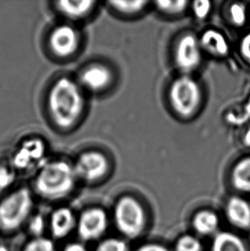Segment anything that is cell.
<instances>
[{
    "label": "cell",
    "instance_id": "6da1fadb",
    "mask_svg": "<svg viewBox=\"0 0 250 251\" xmlns=\"http://www.w3.org/2000/svg\"><path fill=\"white\" fill-rule=\"evenodd\" d=\"M49 113L60 129L74 126L84 109V97L79 85L68 77L58 79L48 94Z\"/></svg>",
    "mask_w": 250,
    "mask_h": 251
},
{
    "label": "cell",
    "instance_id": "7a4b0ae2",
    "mask_svg": "<svg viewBox=\"0 0 250 251\" xmlns=\"http://www.w3.org/2000/svg\"><path fill=\"white\" fill-rule=\"evenodd\" d=\"M76 180L74 166L64 160L46 162L40 167L34 189L44 200L57 201L73 192Z\"/></svg>",
    "mask_w": 250,
    "mask_h": 251
},
{
    "label": "cell",
    "instance_id": "3957f363",
    "mask_svg": "<svg viewBox=\"0 0 250 251\" xmlns=\"http://www.w3.org/2000/svg\"><path fill=\"white\" fill-rule=\"evenodd\" d=\"M34 197L27 188L12 191L0 200V231L12 234L34 214Z\"/></svg>",
    "mask_w": 250,
    "mask_h": 251
},
{
    "label": "cell",
    "instance_id": "277c9868",
    "mask_svg": "<svg viewBox=\"0 0 250 251\" xmlns=\"http://www.w3.org/2000/svg\"><path fill=\"white\" fill-rule=\"evenodd\" d=\"M112 221L124 238L135 239L145 229L147 219L144 207L135 197H120L113 207Z\"/></svg>",
    "mask_w": 250,
    "mask_h": 251
},
{
    "label": "cell",
    "instance_id": "5b68a950",
    "mask_svg": "<svg viewBox=\"0 0 250 251\" xmlns=\"http://www.w3.org/2000/svg\"><path fill=\"white\" fill-rule=\"evenodd\" d=\"M169 100L177 115L183 119L191 118L198 111L201 101L199 84L189 75H181L170 87Z\"/></svg>",
    "mask_w": 250,
    "mask_h": 251
},
{
    "label": "cell",
    "instance_id": "8992f818",
    "mask_svg": "<svg viewBox=\"0 0 250 251\" xmlns=\"http://www.w3.org/2000/svg\"><path fill=\"white\" fill-rule=\"evenodd\" d=\"M110 224V216L103 207H86L77 215L76 229L79 241L83 244L98 243L105 237Z\"/></svg>",
    "mask_w": 250,
    "mask_h": 251
},
{
    "label": "cell",
    "instance_id": "52a82bcc",
    "mask_svg": "<svg viewBox=\"0 0 250 251\" xmlns=\"http://www.w3.org/2000/svg\"><path fill=\"white\" fill-rule=\"evenodd\" d=\"M74 169L77 179L87 183H95L105 177L108 173V160L98 151H88L79 156L74 165Z\"/></svg>",
    "mask_w": 250,
    "mask_h": 251
},
{
    "label": "cell",
    "instance_id": "ba28073f",
    "mask_svg": "<svg viewBox=\"0 0 250 251\" xmlns=\"http://www.w3.org/2000/svg\"><path fill=\"white\" fill-rule=\"evenodd\" d=\"M46 154V145L41 139L33 138L22 143L12 158V166L19 171H28L34 167H42Z\"/></svg>",
    "mask_w": 250,
    "mask_h": 251
},
{
    "label": "cell",
    "instance_id": "9c48e42d",
    "mask_svg": "<svg viewBox=\"0 0 250 251\" xmlns=\"http://www.w3.org/2000/svg\"><path fill=\"white\" fill-rule=\"evenodd\" d=\"M175 61L177 67L184 72L195 71L201 61V48L199 40L192 34H187L176 45Z\"/></svg>",
    "mask_w": 250,
    "mask_h": 251
},
{
    "label": "cell",
    "instance_id": "30bf717a",
    "mask_svg": "<svg viewBox=\"0 0 250 251\" xmlns=\"http://www.w3.org/2000/svg\"><path fill=\"white\" fill-rule=\"evenodd\" d=\"M77 215L71 207H58L48 217V231L53 240H63L76 229Z\"/></svg>",
    "mask_w": 250,
    "mask_h": 251
},
{
    "label": "cell",
    "instance_id": "8fae6325",
    "mask_svg": "<svg viewBox=\"0 0 250 251\" xmlns=\"http://www.w3.org/2000/svg\"><path fill=\"white\" fill-rule=\"evenodd\" d=\"M80 43L79 34L70 25H60L53 29L49 38V45L52 52L60 58L74 54Z\"/></svg>",
    "mask_w": 250,
    "mask_h": 251
},
{
    "label": "cell",
    "instance_id": "7c38bea8",
    "mask_svg": "<svg viewBox=\"0 0 250 251\" xmlns=\"http://www.w3.org/2000/svg\"><path fill=\"white\" fill-rule=\"evenodd\" d=\"M227 221L241 230L250 228V203L240 197H232L225 206Z\"/></svg>",
    "mask_w": 250,
    "mask_h": 251
},
{
    "label": "cell",
    "instance_id": "4fadbf2b",
    "mask_svg": "<svg viewBox=\"0 0 250 251\" xmlns=\"http://www.w3.org/2000/svg\"><path fill=\"white\" fill-rule=\"evenodd\" d=\"M80 81L89 90L101 91L112 83V73L105 65L96 64L81 72Z\"/></svg>",
    "mask_w": 250,
    "mask_h": 251
},
{
    "label": "cell",
    "instance_id": "5bb4252c",
    "mask_svg": "<svg viewBox=\"0 0 250 251\" xmlns=\"http://www.w3.org/2000/svg\"><path fill=\"white\" fill-rule=\"evenodd\" d=\"M200 48L215 57H225L229 53V44L226 38L219 31L206 30L200 38Z\"/></svg>",
    "mask_w": 250,
    "mask_h": 251
},
{
    "label": "cell",
    "instance_id": "9a60e30c",
    "mask_svg": "<svg viewBox=\"0 0 250 251\" xmlns=\"http://www.w3.org/2000/svg\"><path fill=\"white\" fill-rule=\"evenodd\" d=\"M192 226L196 233L209 236L214 234L218 231L220 218L213 211H199L193 217Z\"/></svg>",
    "mask_w": 250,
    "mask_h": 251
},
{
    "label": "cell",
    "instance_id": "2e32d148",
    "mask_svg": "<svg viewBox=\"0 0 250 251\" xmlns=\"http://www.w3.org/2000/svg\"><path fill=\"white\" fill-rule=\"evenodd\" d=\"M211 251H248L244 240L231 231L218 232L212 242Z\"/></svg>",
    "mask_w": 250,
    "mask_h": 251
},
{
    "label": "cell",
    "instance_id": "e0dca14e",
    "mask_svg": "<svg viewBox=\"0 0 250 251\" xmlns=\"http://www.w3.org/2000/svg\"><path fill=\"white\" fill-rule=\"evenodd\" d=\"M232 186L242 193H250V156L237 161L231 171Z\"/></svg>",
    "mask_w": 250,
    "mask_h": 251
},
{
    "label": "cell",
    "instance_id": "ac0fdd59",
    "mask_svg": "<svg viewBox=\"0 0 250 251\" xmlns=\"http://www.w3.org/2000/svg\"><path fill=\"white\" fill-rule=\"evenodd\" d=\"M95 3L94 1H58L56 6L65 17L79 19L90 13Z\"/></svg>",
    "mask_w": 250,
    "mask_h": 251
},
{
    "label": "cell",
    "instance_id": "d6986e66",
    "mask_svg": "<svg viewBox=\"0 0 250 251\" xmlns=\"http://www.w3.org/2000/svg\"><path fill=\"white\" fill-rule=\"evenodd\" d=\"M25 226L32 238L44 237L45 232L48 230V218L41 213H34Z\"/></svg>",
    "mask_w": 250,
    "mask_h": 251
},
{
    "label": "cell",
    "instance_id": "ffe728a7",
    "mask_svg": "<svg viewBox=\"0 0 250 251\" xmlns=\"http://www.w3.org/2000/svg\"><path fill=\"white\" fill-rule=\"evenodd\" d=\"M22 251H58L55 241L51 238H31L24 245Z\"/></svg>",
    "mask_w": 250,
    "mask_h": 251
},
{
    "label": "cell",
    "instance_id": "44dd1931",
    "mask_svg": "<svg viewBox=\"0 0 250 251\" xmlns=\"http://www.w3.org/2000/svg\"><path fill=\"white\" fill-rule=\"evenodd\" d=\"M94 251H129V248L124 238L109 237L100 240Z\"/></svg>",
    "mask_w": 250,
    "mask_h": 251
},
{
    "label": "cell",
    "instance_id": "7402d4cb",
    "mask_svg": "<svg viewBox=\"0 0 250 251\" xmlns=\"http://www.w3.org/2000/svg\"><path fill=\"white\" fill-rule=\"evenodd\" d=\"M149 3L148 1H111L110 4L117 11L125 15H134L141 12L146 5Z\"/></svg>",
    "mask_w": 250,
    "mask_h": 251
},
{
    "label": "cell",
    "instance_id": "603a6c76",
    "mask_svg": "<svg viewBox=\"0 0 250 251\" xmlns=\"http://www.w3.org/2000/svg\"><path fill=\"white\" fill-rule=\"evenodd\" d=\"M228 17L236 27H243L247 21L246 6L243 3H233L228 8Z\"/></svg>",
    "mask_w": 250,
    "mask_h": 251
},
{
    "label": "cell",
    "instance_id": "cb8c5ba5",
    "mask_svg": "<svg viewBox=\"0 0 250 251\" xmlns=\"http://www.w3.org/2000/svg\"><path fill=\"white\" fill-rule=\"evenodd\" d=\"M189 2L186 0H170V1H157V9L161 12L168 15H178L183 12Z\"/></svg>",
    "mask_w": 250,
    "mask_h": 251
},
{
    "label": "cell",
    "instance_id": "d4e9b609",
    "mask_svg": "<svg viewBox=\"0 0 250 251\" xmlns=\"http://www.w3.org/2000/svg\"><path fill=\"white\" fill-rule=\"evenodd\" d=\"M202 244L194 235H183L177 239L175 251H202Z\"/></svg>",
    "mask_w": 250,
    "mask_h": 251
},
{
    "label": "cell",
    "instance_id": "484cf974",
    "mask_svg": "<svg viewBox=\"0 0 250 251\" xmlns=\"http://www.w3.org/2000/svg\"><path fill=\"white\" fill-rule=\"evenodd\" d=\"M227 121L234 126H242L250 119V100L241 108L233 109L226 116Z\"/></svg>",
    "mask_w": 250,
    "mask_h": 251
},
{
    "label": "cell",
    "instance_id": "4316f807",
    "mask_svg": "<svg viewBox=\"0 0 250 251\" xmlns=\"http://www.w3.org/2000/svg\"><path fill=\"white\" fill-rule=\"evenodd\" d=\"M15 172L9 167H0V193L10 189L15 182Z\"/></svg>",
    "mask_w": 250,
    "mask_h": 251
},
{
    "label": "cell",
    "instance_id": "83f0119b",
    "mask_svg": "<svg viewBox=\"0 0 250 251\" xmlns=\"http://www.w3.org/2000/svg\"><path fill=\"white\" fill-rule=\"evenodd\" d=\"M192 9L195 17L199 20H203L209 15L212 10V3L207 0L195 1L192 4Z\"/></svg>",
    "mask_w": 250,
    "mask_h": 251
},
{
    "label": "cell",
    "instance_id": "f1b7e54d",
    "mask_svg": "<svg viewBox=\"0 0 250 251\" xmlns=\"http://www.w3.org/2000/svg\"><path fill=\"white\" fill-rule=\"evenodd\" d=\"M240 53L246 63L250 65V33L244 35L240 42Z\"/></svg>",
    "mask_w": 250,
    "mask_h": 251
},
{
    "label": "cell",
    "instance_id": "f546056e",
    "mask_svg": "<svg viewBox=\"0 0 250 251\" xmlns=\"http://www.w3.org/2000/svg\"><path fill=\"white\" fill-rule=\"evenodd\" d=\"M61 251H90L85 244L80 241L71 242L64 245Z\"/></svg>",
    "mask_w": 250,
    "mask_h": 251
},
{
    "label": "cell",
    "instance_id": "4dcf8cb0",
    "mask_svg": "<svg viewBox=\"0 0 250 251\" xmlns=\"http://www.w3.org/2000/svg\"><path fill=\"white\" fill-rule=\"evenodd\" d=\"M133 251H171L166 246L159 244H146Z\"/></svg>",
    "mask_w": 250,
    "mask_h": 251
},
{
    "label": "cell",
    "instance_id": "1f68e13d",
    "mask_svg": "<svg viewBox=\"0 0 250 251\" xmlns=\"http://www.w3.org/2000/svg\"><path fill=\"white\" fill-rule=\"evenodd\" d=\"M243 143L244 146L250 148V126L246 129L243 136Z\"/></svg>",
    "mask_w": 250,
    "mask_h": 251
},
{
    "label": "cell",
    "instance_id": "d6a6232c",
    "mask_svg": "<svg viewBox=\"0 0 250 251\" xmlns=\"http://www.w3.org/2000/svg\"><path fill=\"white\" fill-rule=\"evenodd\" d=\"M0 251H10L4 245H0Z\"/></svg>",
    "mask_w": 250,
    "mask_h": 251
}]
</instances>
